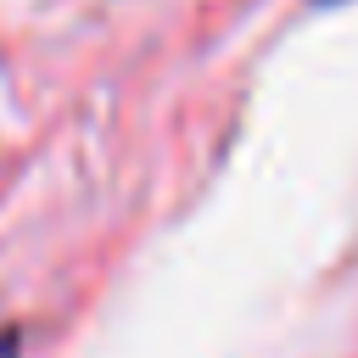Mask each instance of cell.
Masks as SVG:
<instances>
[{"instance_id": "cell-1", "label": "cell", "mask_w": 358, "mask_h": 358, "mask_svg": "<svg viewBox=\"0 0 358 358\" xmlns=\"http://www.w3.org/2000/svg\"><path fill=\"white\" fill-rule=\"evenodd\" d=\"M0 358H17V330H0Z\"/></svg>"}]
</instances>
